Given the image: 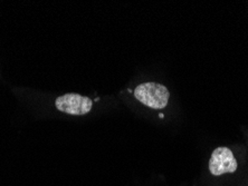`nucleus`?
Returning <instances> with one entry per match:
<instances>
[{"mask_svg":"<svg viewBox=\"0 0 248 186\" xmlns=\"http://www.w3.org/2000/svg\"><path fill=\"white\" fill-rule=\"evenodd\" d=\"M134 96L145 106L163 109L169 101L170 93L166 86L158 83H144L134 89Z\"/></svg>","mask_w":248,"mask_h":186,"instance_id":"nucleus-1","label":"nucleus"},{"mask_svg":"<svg viewBox=\"0 0 248 186\" xmlns=\"http://www.w3.org/2000/svg\"><path fill=\"white\" fill-rule=\"evenodd\" d=\"M237 160L232 152L228 147H217L211 153L209 160V171L215 176L226 173H235L237 170Z\"/></svg>","mask_w":248,"mask_h":186,"instance_id":"nucleus-2","label":"nucleus"},{"mask_svg":"<svg viewBox=\"0 0 248 186\" xmlns=\"http://www.w3.org/2000/svg\"><path fill=\"white\" fill-rule=\"evenodd\" d=\"M92 100L78 94H65L56 98L55 106L58 111L71 115H85L92 109Z\"/></svg>","mask_w":248,"mask_h":186,"instance_id":"nucleus-3","label":"nucleus"}]
</instances>
